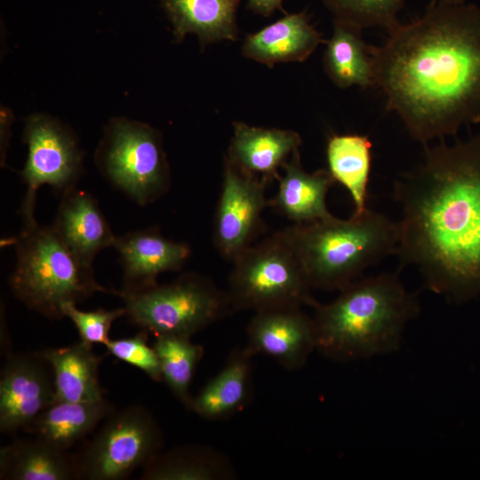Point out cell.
Segmentation results:
<instances>
[{"instance_id": "obj_1", "label": "cell", "mask_w": 480, "mask_h": 480, "mask_svg": "<svg viewBox=\"0 0 480 480\" xmlns=\"http://www.w3.org/2000/svg\"><path fill=\"white\" fill-rule=\"evenodd\" d=\"M372 46L375 87L410 136L428 145L480 123V8L433 1Z\"/></svg>"}, {"instance_id": "obj_2", "label": "cell", "mask_w": 480, "mask_h": 480, "mask_svg": "<svg viewBox=\"0 0 480 480\" xmlns=\"http://www.w3.org/2000/svg\"><path fill=\"white\" fill-rule=\"evenodd\" d=\"M424 148L419 167L394 185L396 255L433 292L466 301L480 295V134Z\"/></svg>"}, {"instance_id": "obj_3", "label": "cell", "mask_w": 480, "mask_h": 480, "mask_svg": "<svg viewBox=\"0 0 480 480\" xmlns=\"http://www.w3.org/2000/svg\"><path fill=\"white\" fill-rule=\"evenodd\" d=\"M340 292L332 302L315 307L316 350L335 361H351L399 348L420 304L397 273L359 277Z\"/></svg>"}, {"instance_id": "obj_4", "label": "cell", "mask_w": 480, "mask_h": 480, "mask_svg": "<svg viewBox=\"0 0 480 480\" xmlns=\"http://www.w3.org/2000/svg\"><path fill=\"white\" fill-rule=\"evenodd\" d=\"M311 288L342 290L364 271L396 254L398 222L368 208L348 220L333 215L283 230Z\"/></svg>"}, {"instance_id": "obj_5", "label": "cell", "mask_w": 480, "mask_h": 480, "mask_svg": "<svg viewBox=\"0 0 480 480\" xmlns=\"http://www.w3.org/2000/svg\"><path fill=\"white\" fill-rule=\"evenodd\" d=\"M4 243L12 244L15 266L9 276L12 294L28 309L52 320L64 318L62 305L81 302L96 292L116 295L102 286L92 266L81 262L61 242L51 225L23 224Z\"/></svg>"}, {"instance_id": "obj_6", "label": "cell", "mask_w": 480, "mask_h": 480, "mask_svg": "<svg viewBox=\"0 0 480 480\" xmlns=\"http://www.w3.org/2000/svg\"><path fill=\"white\" fill-rule=\"evenodd\" d=\"M232 263L226 292L232 310L257 312L318 304L283 230L252 244Z\"/></svg>"}, {"instance_id": "obj_7", "label": "cell", "mask_w": 480, "mask_h": 480, "mask_svg": "<svg viewBox=\"0 0 480 480\" xmlns=\"http://www.w3.org/2000/svg\"><path fill=\"white\" fill-rule=\"evenodd\" d=\"M116 296L122 299L129 320L155 336L192 337L232 311L227 293L197 273L138 292L116 290Z\"/></svg>"}, {"instance_id": "obj_8", "label": "cell", "mask_w": 480, "mask_h": 480, "mask_svg": "<svg viewBox=\"0 0 480 480\" xmlns=\"http://www.w3.org/2000/svg\"><path fill=\"white\" fill-rule=\"evenodd\" d=\"M105 178L140 206L156 202L171 185L160 133L143 124L116 120L97 151Z\"/></svg>"}, {"instance_id": "obj_9", "label": "cell", "mask_w": 480, "mask_h": 480, "mask_svg": "<svg viewBox=\"0 0 480 480\" xmlns=\"http://www.w3.org/2000/svg\"><path fill=\"white\" fill-rule=\"evenodd\" d=\"M106 419L76 455L77 479H124L161 452L163 435L146 407L132 404Z\"/></svg>"}, {"instance_id": "obj_10", "label": "cell", "mask_w": 480, "mask_h": 480, "mask_svg": "<svg viewBox=\"0 0 480 480\" xmlns=\"http://www.w3.org/2000/svg\"><path fill=\"white\" fill-rule=\"evenodd\" d=\"M24 140L28 153L20 174L27 188L20 212L24 224H29L36 221L37 190L48 185L62 195L76 188L83 161L71 132L47 117H30L25 126Z\"/></svg>"}, {"instance_id": "obj_11", "label": "cell", "mask_w": 480, "mask_h": 480, "mask_svg": "<svg viewBox=\"0 0 480 480\" xmlns=\"http://www.w3.org/2000/svg\"><path fill=\"white\" fill-rule=\"evenodd\" d=\"M268 182L246 174L225 159L221 189L213 219V243L220 254L233 261L260 231L268 206Z\"/></svg>"}, {"instance_id": "obj_12", "label": "cell", "mask_w": 480, "mask_h": 480, "mask_svg": "<svg viewBox=\"0 0 480 480\" xmlns=\"http://www.w3.org/2000/svg\"><path fill=\"white\" fill-rule=\"evenodd\" d=\"M54 402V380L40 352L11 353L0 375V430L26 429Z\"/></svg>"}, {"instance_id": "obj_13", "label": "cell", "mask_w": 480, "mask_h": 480, "mask_svg": "<svg viewBox=\"0 0 480 480\" xmlns=\"http://www.w3.org/2000/svg\"><path fill=\"white\" fill-rule=\"evenodd\" d=\"M246 332L245 348L252 356H269L288 371L301 368L316 350L313 317L301 308L254 312Z\"/></svg>"}, {"instance_id": "obj_14", "label": "cell", "mask_w": 480, "mask_h": 480, "mask_svg": "<svg viewBox=\"0 0 480 480\" xmlns=\"http://www.w3.org/2000/svg\"><path fill=\"white\" fill-rule=\"evenodd\" d=\"M123 270L121 291L132 292L157 284V276L181 269L191 255L190 246L165 237L156 227L116 236L114 247Z\"/></svg>"}, {"instance_id": "obj_15", "label": "cell", "mask_w": 480, "mask_h": 480, "mask_svg": "<svg viewBox=\"0 0 480 480\" xmlns=\"http://www.w3.org/2000/svg\"><path fill=\"white\" fill-rule=\"evenodd\" d=\"M67 248L84 264L92 266L104 249L114 247L116 236L97 200L74 188L63 193L51 225Z\"/></svg>"}, {"instance_id": "obj_16", "label": "cell", "mask_w": 480, "mask_h": 480, "mask_svg": "<svg viewBox=\"0 0 480 480\" xmlns=\"http://www.w3.org/2000/svg\"><path fill=\"white\" fill-rule=\"evenodd\" d=\"M300 134L294 131L233 123V136L225 159L243 172L268 183L278 180V170L299 150Z\"/></svg>"}, {"instance_id": "obj_17", "label": "cell", "mask_w": 480, "mask_h": 480, "mask_svg": "<svg viewBox=\"0 0 480 480\" xmlns=\"http://www.w3.org/2000/svg\"><path fill=\"white\" fill-rule=\"evenodd\" d=\"M283 170L276 194L268 200V206L293 224L308 223L332 215L327 209L326 196L335 180L327 169L306 172L298 150L284 164Z\"/></svg>"}, {"instance_id": "obj_18", "label": "cell", "mask_w": 480, "mask_h": 480, "mask_svg": "<svg viewBox=\"0 0 480 480\" xmlns=\"http://www.w3.org/2000/svg\"><path fill=\"white\" fill-rule=\"evenodd\" d=\"M325 41L305 12L287 14L245 38L242 52L248 59L268 67L304 61Z\"/></svg>"}, {"instance_id": "obj_19", "label": "cell", "mask_w": 480, "mask_h": 480, "mask_svg": "<svg viewBox=\"0 0 480 480\" xmlns=\"http://www.w3.org/2000/svg\"><path fill=\"white\" fill-rule=\"evenodd\" d=\"M49 363L54 380V402H96L104 398L99 381L103 359L92 345L79 342L40 351Z\"/></svg>"}, {"instance_id": "obj_20", "label": "cell", "mask_w": 480, "mask_h": 480, "mask_svg": "<svg viewBox=\"0 0 480 480\" xmlns=\"http://www.w3.org/2000/svg\"><path fill=\"white\" fill-rule=\"evenodd\" d=\"M0 479H77L76 456L37 437L16 439L0 449Z\"/></svg>"}, {"instance_id": "obj_21", "label": "cell", "mask_w": 480, "mask_h": 480, "mask_svg": "<svg viewBox=\"0 0 480 480\" xmlns=\"http://www.w3.org/2000/svg\"><path fill=\"white\" fill-rule=\"evenodd\" d=\"M252 357L245 348L233 352L219 373L192 396L188 410L210 420L238 412L249 397Z\"/></svg>"}, {"instance_id": "obj_22", "label": "cell", "mask_w": 480, "mask_h": 480, "mask_svg": "<svg viewBox=\"0 0 480 480\" xmlns=\"http://www.w3.org/2000/svg\"><path fill=\"white\" fill-rule=\"evenodd\" d=\"M372 45L362 37V29L333 20V31L326 41L324 70L340 88L353 85L364 89L375 86Z\"/></svg>"}, {"instance_id": "obj_23", "label": "cell", "mask_w": 480, "mask_h": 480, "mask_svg": "<svg viewBox=\"0 0 480 480\" xmlns=\"http://www.w3.org/2000/svg\"><path fill=\"white\" fill-rule=\"evenodd\" d=\"M114 411L105 398L96 402H57L26 428L51 445L68 451Z\"/></svg>"}, {"instance_id": "obj_24", "label": "cell", "mask_w": 480, "mask_h": 480, "mask_svg": "<svg viewBox=\"0 0 480 480\" xmlns=\"http://www.w3.org/2000/svg\"><path fill=\"white\" fill-rule=\"evenodd\" d=\"M241 0H163L177 40L196 34L202 44L235 40Z\"/></svg>"}, {"instance_id": "obj_25", "label": "cell", "mask_w": 480, "mask_h": 480, "mask_svg": "<svg viewBox=\"0 0 480 480\" xmlns=\"http://www.w3.org/2000/svg\"><path fill=\"white\" fill-rule=\"evenodd\" d=\"M372 144L367 135L332 134L326 144L327 170L349 193L354 213L367 209Z\"/></svg>"}, {"instance_id": "obj_26", "label": "cell", "mask_w": 480, "mask_h": 480, "mask_svg": "<svg viewBox=\"0 0 480 480\" xmlns=\"http://www.w3.org/2000/svg\"><path fill=\"white\" fill-rule=\"evenodd\" d=\"M231 466L215 451L197 445L159 452L143 466L144 480H213L232 476Z\"/></svg>"}, {"instance_id": "obj_27", "label": "cell", "mask_w": 480, "mask_h": 480, "mask_svg": "<svg viewBox=\"0 0 480 480\" xmlns=\"http://www.w3.org/2000/svg\"><path fill=\"white\" fill-rule=\"evenodd\" d=\"M160 362L163 380L172 394L188 409L189 389L204 348L181 335L156 336L153 345Z\"/></svg>"}, {"instance_id": "obj_28", "label": "cell", "mask_w": 480, "mask_h": 480, "mask_svg": "<svg viewBox=\"0 0 480 480\" xmlns=\"http://www.w3.org/2000/svg\"><path fill=\"white\" fill-rule=\"evenodd\" d=\"M404 2L405 0H324L334 15V20L361 29L380 27L387 32L399 23L397 14Z\"/></svg>"}, {"instance_id": "obj_29", "label": "cell", "mask_w": 480, "mask_h": 480, "mask_svg": "<svg viewBox=\"0 0 480 480\" xmlns=\"http://www.w3.org/2000/svg\"><path fill=\"white\" fill-rule=\"evenodd\" d=\"M64 317L71 320L76 327L80 339L89 345H106L109 341V331L113 323L126 316L124 307L111 310L99 308L92 311L81 310L74 302L62 305Z\"/></svg>"}, {"instance_id": "obj_30", "label": "cell", "mask_w": 480, "mask_h": 480, "mask_svg": "<svg viewBox=\"0 0 480 480\" xmlns=\"http://www.w3.org/2000/svg\"><path fill=\"white\" fill-rule=\"evenodd\" d=\"M108 353L147 374L154 381H163L158 356L148 345V332L141 330L129 338L110 339L105 345Z\"/></svg>"}, {"instance_id": "obj_31", "label": "cell", "mask_w": 480, "mask_h": 480, "mask_svg": "<svg viewBox=\"0 0 480 480\" xmlns=\"http://www.w3.org/2000/svg\"><path fill=\"white\" fill-rule=\"evenodd\" d=\"M283 0H249V5L255 12L268 16L281 8Z\"/></svg>"}, {"instance_id": "obj_32", "label": "cell", "mask_w": 480, "mask_h": 480, "mask_svg": "<svg viewBox=\"0 0 480 480\" xmlns=\"http://www.w3.org/2000/svg\"><path fill=\"white\" fill-rule=\"evenodd\" d=\"M434 1H440V2H445V3H451V4H463V3H468L469 0H434Z\"/></svg>"}]
</instances>
